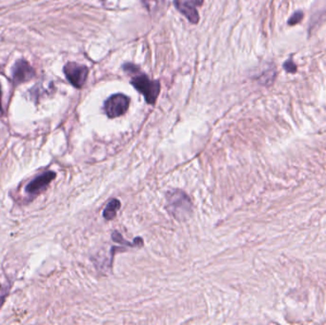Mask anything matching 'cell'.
<instances>
[{
    "instance_id": "52a82bcc",
    "label": "cell",
    "mask_w": 326,
    "mask_h": 325,
    "mask_svg": "<svg viewBox=\"0 0 326 325\" xmlns=\"http://www.w3.org/2000/svg\"><path fill=\"white\" fill-rule=\"evenodd\" d=\"M55 178L54 172H47L42 174L37 178H35L31 182H30L26 187V191L30 193H39L43 191L47 186L50 184V182Z\"/></svg>"
},
{
    "instance_id": "9c48e42d",
    "label": "cell",
    "mask_w": 326,
    "mask_h": 325,
    "mask_svg": "<svg viewBox=\"0 0 326 325\" xmlns=\"http://www.w3.org/2000/svg\"><path fill=\"white\" fill-rule=\"evenodd\" d=\"M303 18V12H297L293 16H291V18L288 20V24L290 26H294L296 24L300 23Z\"/></svg>"
},
{
    "instance_id": "3957f363",
    "label": "cell",
    "mask_w": 326,
    "mask_h": 325,
    "mask_svg": "<svg viewBox=\"0 0 326 325\" xmlns=\"http://www.w3.org/2000/svg\"><path fill=\"white\" fill-rule=\"evenodd\" d=\"M130 100L122 93L114 94L104 104V110L110 118H115L122 116L129 108Z\"/></svg>"
},
{
    "instance_id": "5b68a950",
    "label": "cell",
    "mask_w": 326,
    "mask_h": 325,
    "mask_svg": "<svg viewBox=\"0 0 326 325\" xmlns=\"http://www.w3.org/2000/svg\"><path fill=\"white\" fill-rule=\"evenodd\" d=\"M176 8L186 17L191 23L197 24L200 16L197 8L202 6L203 0H175Z\"/></svg>"
},
{
    "instance_id": "8992f818",
    "label": "cell",
    "mask_w": 326,
    "mask_h": 325,
    "mask_svg": "<svg viewBox=\"0 0 326 325\" xmlns=\"http://www.w3.org/2000/svg\"><path fill=\"white\" fill-rule=\"evenodd\" d=\"M36 75L31 65L26 60H18L13 69V79L16 85L29 81Z\"/></svg>"
},
{
    "instance_id": "30bf717a",
    "label": "cell",
    "mask_w": 326,
    "mask_h": 325,
    "mask_svg": "<svg viewBox=\"0 0 326 325\" xmlns=\"http://www.w3.org/2000/svg\"><path fill=\"white\" fill-rule=\"evenodd\" d=\"M284 69L289 73H296L297 72V65L292 60H287L283 65Z\"/></svg>"
},
{
    "instance_id": "8fae6325",
    "label": "cell",
    "mask_w": 326,
    "mask_h": 325,
    "mask_svg": "<svg viewBox=\"0 0 326 325\" xmlns=\"http://www.w3.org/2000/svg\"><path fill=\"white\" fill-rule=\"evenodd\" d=\"M156 1L157 0H144V2L147 4L148 8H153L155 4L156 5Z\"/></svg>"
},
{
    "instance_id": "6da1fadb",
    "label": "cell",
    "mask_w": 326,
    "mask_h": 325,
    "mask_svg": "<svg viewBox=\"0 0 326 325\" xmlns=\"http://www.w3.org/2000/svg\"><path fill=\"white\" fill-rule=\"evenodd\" d=\"M124 70L132 74L133 86L142 93L146 102L149 104H155L160 91L159 82L152 80L144 74H141L132 64L124 65Z\"/></svg>"
},
{
    "instance_id": "ba28073f",
    "label": "cell",
    "mask_w": 326,
    "mask_h": 325,
    "mask_svg": "<svg viewBox=\"0 0 326 325\" xmlns=\"http://www.w3.org/2000/svg\"><path fill=\"white\" fill-rule=\"evenodd\" d=\"M120 208V202L116 199L111 200L103 212V217L107 220H112L117 216V210Z\"/></svg>"
},
{
    "instance_id": "7c38bea8",
    "label": "cell",
    "mask_w": 326,
    "mask_h": 325,
    "mask_svg": "<svg viewBox=\"0 0 326 325\" xmlns=\"http://www.w3.org/2000/svg\"><path fill=\"white\" fill-rule=\"evenodd\" d=\"M1 96H2V93H1V86H0V111H2V105H1Z\"/></svg>"
},
{
    "instance_id": "277c9868",
    "label": "cell",
    "mask_w": 326,
    "mask_h": 325,
    "mask_svg": "<svg viewBox=\"0 0 326 325\" xmlns=\"http://www.w3.org/2000/svg\"><path fill=\"white\" fill-rule=\"evenodd\" d=\"M88 68L75 62H69L64 67V74L67 79L76 88H81L85 84L88 77Z\"/></svg>"
},
{
    "instance_id": "7a4b0ae2",
    "label": "cell",
    "mask_w": 326,
    "mask_h": 325,
    "mask_svg": "<svg viewBox=\"0 0 326 325\" xmlns=\"http://www.w3.org/2000/svg\"><path fill=\"white\" fill-rule=\"evenodd\" d=\"M167 209L177 219H185L192 214L193 204L187 193L174 190L167 196Z\"/></svg>"
}]
</instances>
